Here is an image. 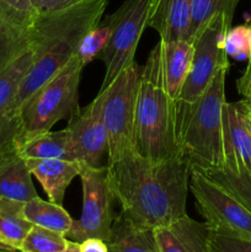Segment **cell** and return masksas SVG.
Masks as SVG:
<instances>
[{
    "label": "cell",
    "instance_id": "8992f818",
    "mask_svg": "<svg viewBox=\"0 0 251 252\" xmlns=\"http://www.w3.org/2000/svg\"><path fill=\"white\" fill-rule=\"evenodd\" d=\"M142 66L133 62L102 94V118L108 137L107 164L135 152V112Z\"/></svg>",
    "mask_w": 251,
    "mask_h": 252
},
{
    "label": "cell",
    "instance_id": "7c38bea8",
    "mask_svg": "<svg viewBox=\"0 0 251 252\" xmlns=\"http://www.w3.org/2000/svg\"><path fill=\"white\" fill-rule=\"evenodd\" d=\"M223 145L221 167L251 181V115L243 100L224 103Z\"/></svg>",
    "mask_w": 251,
    "mask_h": 252
},
{
    "label": "cell",
    "instance_id": "9c48e42d",
    "mask_svg": "<svg viewBox=\"0 0 251 252\" xmlns=\"http://www.w3.org/2000/svg\"><path fill=\"white\" fill-rule=\"evenodd\" d=\"M188 189L199 213L213 230L251 240V212L228 191L194 169L189 172Z\"/></svg>",
    "mask_w": 251,
    "mask_h": 252
},
{
    "label": "cell",
    "instance_id": "836d02e7",
    "mask_svg": "<svg viewBox=\"0 0 251 252\" xmlns=\"http://www.w3.org/2000/svg\"><path fill=\"white\" fill-rule=\"evenodd\" d=\"M62 252H80V243H76V241L69 240L68 239L65 249Z\"/></svg>",
    "mask_w": 251,
    "mask_h": 252
},
{
    "label": "cell",
    "instance_id": "d590c367",
    "mask_svg": "<svg viewBox=\"0 0 251 252\" xmlns=\"http://www.w3.org/2000/svg\"><path fill=\"white\" fill-rule=\"evenodd\" d=\"M250 29H251V22H250ZM249 63H251V56H250V59H249Z\"/></svg>",
    "mask_w": 251,
    "mask_h": 252
},
{
    "label": "cell",
    "instance_id": "603a6c76",
    "mask_svg": "<svg viewBox=\"0 0 251 252\" xmlns=\"http://www.w3.org/2000/svg\"><path fill=\"white\" fill-rule=\"evenodd\" d=\"M21 202L0 198V240L19 252L32 225L22 214Z\"/></svg>",
    "mask_w": 251,
    "mask_h": 252
},
{
    "label": "cell",
    "instance_id": "44dd1931",
    "mask_svg": "<svg viewBox=\"0 0 251 252\" xmlns=\"http://www.w3.org/2000/svg\"><path fill=\"white\" fill-rule=\"evenodd\" d=\"M16 150L24 159L69 160L68 134L65 128L58 132H44L21 140Z\"/></svg>",
    "mask_w": 251,
    "mask_h": 252
},
{
    "label": "cell",
    "instance_id": "7a4b0ae2",
    "mask_svg": "<svg viewBox=\"0 0 251 252\" xmlns=\"http://www.w3.org/2000/svg\"><path fill=\"white\" fill-rule=\"evenodd\" d=\"M108 2L110 0H79L61 9L34 15L31 44L33 61L20 84L12 106L17 120L25 101L75 56L81 39L101 22Z\"/></svg>",
    "mask_w": 251,
    "mask_h": 252
},
{
    "label": "cell",
    "instance_id": "e575fe53",
    "mask_svg": "<svg viewBox=\"0 0 251 252\" xmlns=\"http://www.w3.org/2000/svg\"><path fill=\"white\" fill-rule=\"evenodd\" d=\"M0 252H16L14 250V249H11L10 246H7L6 244L2 243L1 240H0Z\"/></svg>",
    "mask_w": 251,
    "mask_h": 252
},
{
    "label": "cell",
    "instance_id": "d6986e66",
    "mask_svg": "<svg viewBox=\"0 0 251 252\" xmlns=\"http://www.w3.org/2000/svg\"><path fill=\"white\" fill-rule=\"evenodd\" d=\"M192 56L193 46L186 39L162 42V61L166 88L170 96L176 101H179L182 86L191 69Z\"/></svg>",
    "mask_w": 251,
    "mask_h": 252
},
{
    "label": "cell",
    "instance_id": "2e32d148",
    "mask_svg": "<svg viewBox=\"0 0 251 252\" xmlns=\"http://www.w3.org/2000/svg\"><path fill=\"white\" fill-rule=\"evenodd\" d=\"M31 174L38 180L49 201L63 204L65 191L80 175V162L64 159H25Z\"/></svg>",
    "mask_w": 251,
    "mask_h": 252
},
{
    "label": "cell",
    "instance_id": "52a82bcc",
    "mask_svg": "<svg viewBox=\"0 0 251 252\" xmlns=\"http://www.w3.org/2000/svg\"><path fill=\"white\" fill-rule=\"evenodd\" d=\"M154 2L155 0H125L106 19L111 27V36L100 56L105 64L100 91L106 90L121 71L135 62V51L142 33L148 27Z\"/></svg>",
    "mask_w": 251,
    "mask_h": 252
},
{
    "label": "cell",
    "instance_id": "ac0fdd59",
    "mask_svg": "<svg viewBox=\"0 0 251 252\" xmlns=\"http://www.w3.org/2000/svg\"><path fill=\"white\" fill-rule=\"evenodd\" d=\"M191 21V0H155L148 27L159 33L160 41L186 39Z\"/></svg>",
    "mask_w": 251,
    "mask_h": 252
},
{
    "label": "cell",
    "instance_id": "ba28073f",
    "mask_svg": "<svg viewBox=\"0 0 251 252\" xmlns=\"http://www.w3.org/2000/svg\"><path fill=\"white\" fill-rule=\"evenodd\" d=\"M83 211L78 220H73L66 239L83 243L90 238L107 241L116 216L113 204L117 201L108 180L107 166L81 165Z\"/></svg>",
    "mask_w": 251,
    "mask_h": 252
},
{
    "label": "cell",
    "instance_id": "6da1fadb",
    "mask_svg": "<svg viewBox=\"0 0 251 252\" xmlns=\"http://www.w3.org/2000/svg\"><path fill=\"white\" fill-rule=\"evenodd\" d=\"M106 166L121 214L134 225L154 230L187 214L191 166L184 155L152 161L134 153Z\"/></svg>",
    "mask_w": 251,
    "mask_h": 252
},
{
    "label": "cell",
    "instance_id": "9a60e30c",
    "mask_svg": "<svg viewBox=\"0 0 251 252\" xmlns=\"http://www.w3.org/2000/svg\"><path fill=\"white\" fill-rule=\"evenodd\" d=\"M212 228L206 221L184 216L166 226L154 229L160 252H209Z\"/></svg>",
    "mask_w": 251,
    "mask_h": 252
},
{
    "label": "cell",
    "instance_id": "f546056e",
    "mask_svg": "<svg viewBox=\"0 0 251 252\" xmlns=\"http://www.w3.org/2000/svg\"><path fill=\"white\" fill-rule=\"evenodd\" d=\"M236 89L243 96V101L251 111V63H248L243 75L236 80Z\"/></svg>",
    "mask_w": 251,
    "mask_h": 252
},
{
    "label": "cell",
    "instance_id": "1f68e13d",
    "mask_svg": "<svg viewBox=\"0 0 251 252\" xmlns=\"http://www.w3.org/2000/svg\"><path fill=\"white\" fill-rule=\"evenodd\" d=\"M80 252H108V246L101 239L90 238L80 243Z\"/></svg>",
    "mask_w": 251,
    "mask_h": 252
},
{
    "label": "cell",
    "instance_id": "277c9868",
    "mask_svg": "<svg viewBox=\"0 0 251 252\" xmlns=\"http://www.w3.org/2000/svg\"><path fill=\"white\" fill-rule=\"evenodd\" d=\"M228 70H219L194 103L179 102L181 152L191 169L206 171L224 165L223 107Z\"/></svg>",
    "mask_w": 251,
    "mask_h": 252
},
{
    "label": "cell",
    "instance_id": "f1b7e54d",
    "mask_svg": "<svg viewBox=\"0 0 251 252\" xmlns=\"http://www.w3.org/2000/svg\"><path fill=\"white\" fill-rule=\"evenodd\" d=\"M209 252H251V240L226 235L212 229Z\"/></svg>",
    "mask_w": 251,
    "mask_h": 252
},
{
    "label": "cell",
    "instance_id": "4dcf8cb0",
    "mask_svg": "<svg viewBox=\"0 0 251 252\" xmlns=\"http://www.w3.org/2000/svg\"><path fill=\"white\" fill-rule=\"evenodd\" d=\"M34 12H44L51 11V10L61 9V7L68 6V5L74 4L79 0H30Z\"/></svg>",
    "mask_w": 251,
    "mask_h": 252
},
{
    "label": "cell",
    "instance_id": "8d00e7d4",
    "mask_svg": "<svg viewBox=\"0 0 251 252\" xmlns=\"http://www.w3.org/2000/svg\"><path fill=\"white\" fill-rule=\"evenodd\" d=\"M249 110H250V108H249ZM250 115H251V111H250Z\"/></svg>",
    "mask_w": 251,
    "mask_h": 252
},
{
    "label": "cell",
    "instance_id": "3957f363",
    "mask_svg": "<svg viewBox=\"0 0 251 252\" xmlns=\"http://www.w3.org/2000/svg\"><path fill=\"white\" fill-rule=\"evenodd\" d=\"M135 152L152 161L182 155L179 102L167 91L160 39L150 51L140 73L135 112Z\"/></svg>",
    "mask_w": 251,
    "mask_h": 252
},
{
    "label": "cell",
    "instance_id": "484cf974",
    "mask_svg": "<svg viewBox=\"0 0 251 252\" xmlns=\"http://www.w3.org/2000/svg\"><path fill=\"white\" fill-rule=\"evenodd\" d=\"M68 239L63 234L33 225L24 239L19 252H62Z\"/></svg>",
    "mask_w": 251,
    "mask_h": 252
},
{
    "label": "cell",
    "instance_id": "e0dca14e",
    "mask_svg": "<svg viewBox=\"0 0 251 252\" xmlns=\"http://www.w3.org/2000/svg\"><path fill=\"white\" fill-rule=\"evenodd\" d=\"M36 197L26 160L16 149L0 153V198L25 203Z\"/></svg>",
    "mask_w": 251,
    "mask_h": 252
},
{
    "label": "cell",
    "instance_id": "ffe728a7",
    "mask_svg": "<svg viewBox=\"0 0 251 252\" xmlns=\"http://www.w3.org/2000/svg\"><path fill=\"white\" fill-rule=\"evenodd\" d=\"M106 244L108 252H160L153 229L139 228L121 213L113 221Z\"/></svg>",
    "mask_w": 251,
    "mask_h": 252
},
{
    "label": "cell",
    "instance_id": "8fae6325",
    "mask_svg": "<svg viewBox=\"0 0 251 252\" xmlns=\"http://www.w3.org/2000/svg\"><path fill=\"white\" fill-rule=\"evenodd\" d=\"M102 94L86 107L79 108L68 120V150L70 161L89 166H101L103 155L107 154L108 137L102 118Z\"/></svg>",
    "mask_w": 251,
    "mask_h": 252
},
{
    "label": "cell",
    "instance_id": "d4e9b609",
    "mask_svg": "<svg viewBox=\"0 0 251 252\" xmlns=\"http://www.w3.org/2000/svg\"><path fill=\"white\" fill-rule=\"evenodd\" d=\"M201 172L217 185L223 187L251 212V181L248 177L234 174L225 167H218V169H211Z\"/></svg>",
    "mask_w": 251,
    "mask_h": 252
},
{
    "label": "cell",
    "instance_id": "5b68a950",
    "mask_svg": "<svg viewBox=\"0 0 251 252\" xmlns=\"http://www.w3.org/2000/svg\"><path fill=\"white\" fill-rule=\"evenodd\" d=\"M84 66L74 56L48 81L34 91L19 111L20 134L16 145L32 135L51 130L79 110V84Z\"/></svg>",
    "mask_w": 251,
    "mask_h": 252
},
{
    "label": "cell",
    "instance_id": "d6a6232c",
    "mask_svg": "<svg viewBox=\"0 0 251 252\" xmlns=\"http://www.w3.org/2000/svg\"><path fill=\"white\" fill-rule=\"evenodd\" d=\"M0 1L5 2V4L10 5V6H12L14 9L19 10V11L21 12H25V14L36 15L30 0H0Z\"/></svg>",
    "mask_w": 251,
    "mask_h": 252
},
{
    "label": "cell",
    "instance_id": "83f0119b",
    "mask_svg": "<svg viewBox=\"0 0 251 252\" xmlns=\"http://www.w3.org/2000/svg\"><path fill=\"white\" fill-rule=\"evenodd\" d=\"M224 47L228 57H231L236 61H249L251 56L250 25L230 27L226 32Z\"/></svg>",
    "mask_w": 251,
    "mask_h": 252
},
{
    "label": "cell",
    "instance_id": "cb8c5ba5",
    "mask_svg": "<svg viewBox=\"0 0 251 252\" xmlns=\"http://www.w3.org/2000/svg\"><path fill=\"white\" fill-rule=\"evenodd\" d=\"M240 0H191V21L186 41L193 42L212 19L224 16L233 22Z\"/></svg>",
    "mask_w": 251,
    "mask_h": 252
},
{
    "label": "cell",
    "instance_id": "4fadbf2b",
    "mask_svg": "<svg viewBox=\"0 0 251 252\" xmlns=\"http://www.w3.org/2000/svg\"><path fill=\"white\" fill-rule=\"evenodd\" d=\"M33 61V51L30 48L16 62L0 73V153L16 149L20 134V122L12 112L17 90L25 74Z\"/></svg>",
    "mask_w": 251,
    "mask_h": 252
},
{
    "label": "cell",
    "instance_id": "7402d4cb",
    "mask_svg": "<svg viewBox=\"0 0 251 252\" xmlns=\"http://www.w3.org/2000/svg\"><path fill=\"white\" fill-rule=\"evenodd\" d=\"M22 214L32 225L66 235L73 225L70 214L61 206L51 201H43L38 196L22 204Z\"/></svg>",
    "mask_w": 251,
    "mask_h": 252
},
{
    "label": "cell",
    "instance_id": "4316f807",
    "mask_svg": "<svg viewBox=\"0 0 251 252\" xmlns=\"http://www.w3.org/2000/svg\"><path fill=\"white\" fill-rule=\"evenodd\" d=\"M110 36L111 27L108 22L105 21L103 24H98L95 29L88 32L86 36L81 39L75 54L80 59L84 68L88 64H90L95 58H100L101 53L103 52L105 47L107 46Z\"/></svg>",
    "mask_w": 251,
    "mask_h": 252
},
{
    "label": "cell",
    "instance_id": "5bb4252c",
    "mask_svg": "<svg viewBox=\"0 0 251 252\" xmlns=\"http://www.w3.org/2000/svg\"><path fill=\"white\" fill-rule=\"evenodd\" d=\"M33 19L0 1V73L31 48Z\"/></svg>",
    "mask_w": 251,
    "mask_h": 252
},
{
    "label": "cell",
    "instance_id": "30bf717a",
    "mask_svg": "<svg viewBox=\"0 0 251 252\" xmlns=\"http://www.w3.org/2000/svg\"><path fill=\"white\" fill-rule=\"evenodd\" d=\"M231 22L224 16L212 19L192 42L193 56L189 73L177 102L192 105L204 93L219 70L229 68L224 41Z\"/></svg>",
    "mask_w": 251,
    "mask_h": 252
}]
</instances>
